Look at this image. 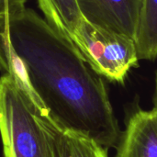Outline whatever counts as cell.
<instances>
[{
	"mask_svg": "<svg viewBox=\"0 0 157 157\" xmlns=\"http://www.w3.org/2000/svg\"><path fill=\"white\" fill-rule=\"evenodd\" d=\"M87 22L135 40L144 0H76Z\"/></svg>",
	"mask_w": 157,
	"mask_h": 157,
	"instance_id": "277c9868",
	"label": "cell"
},
{
	"mask_svg": "<svg viewBox=\"0 0 157 157\" xmlns=\"http://www.w3.org/2000/svg\"><path fill=\"white\" fill-rule=\"evenodd\" d=\"M154 107H157V72L155 75V95H154Z\"/></svg>",
	"mask_w": 157,
	"mask_h": 157,
	"instance_id": "30bf717a",
	"label": "cell"
},
{
	"mask_svg": "<svg viewBox=\"0 0 157 157\" xmlns=\"http://www.w3.org/2000/svg\"><path fill=\"white\" fill-rule=\"evenodd\" d=\"M0 71L11 75L63 127L106 150L119 144L103 77L72 40L33 9L25 6L0 20Z\"/></svg>",
	"mask_w": 157,
	"mask_h": 157,
	"instance_id": "6da1fadb",
	"label": "cell"
},
{
	"mask_svg": "<svg viewBox=\"0 0 157 157\" xmlns=\"http://www.w3.org/2000/svg\"><path fill=\"white\" fill-rule=\"evenodd\" d=\"M73 42L91 68L110 82L123 83L131 69L138 65L133 39L93 25L84 18Z\"/></svg>",
	"mask_w": 157,
	"mask_h": 157,
	"instance_id": "3957f363",
	"label": "cell"
},
{
	"mask_svg": "<svg viewBox=\"0 0 157 157\" xmlns=\"http://www.w3.org/2000/svg\"><path fill=\"white\" fill-rule=\"evenodd\" d=\"M0 137L4 157H54L49 112L9 74L0 77Z\"/></svg>",
	"mask_w": 157,
	"mask_h": 157,
	"instance_id": "7a4b0ae2",
	"label": "cell"
},
{
	"mask_svg": "<svg viewBox=\"0 0 157 157\" xmlns=\"http://www.w3.org/2000/svg\"><path fill=\"white\" fill-rule=\"evenodd\" d=\"M46 21L73 41L83 20L76 0H37Z\"/></svg>",
	"mask_w": 157,
	"mask_h": 157,
	"instance_id": "52a82bcc",
	"label": "cell"
},
{
	"mask_svg": "<svg viewBox=\"0 0 157 157\" xmlns=\"http://www.w3.org/2000/svg\"><path fill=\"white\" fill-rule=\"evenodd\" d=\"M139 60L157 58V0H144L135 39Z\"/></svg>",
	"mask_w": 157,
	"mask_h": 157,
	"instance_id": "ba28073f",
	"label": "cell"
},
{
	"mask_svg": "<svg viewBox=\"0 0 157 157\" xmlns=\"http://www.w3.org/2000/svg\"><path fill=\"white\" fill-rule=\"evenodd\" d=\"M50 117L54 157H108L107 150L94 140L63 127L51 115Z\"/></svg>",
	"mask_w": 157,
	"mask_h": 157,
	"instance_id": "8992f818",
	"label": "cell"
},
{
	"mask_svg": "<svg viewBox=\"0 0 157 157\" xmlns=\"http://www.w3.org/2000/svg\"><path fill=\"white\" fill-rule=\"evenodd\" d=\"M117 157H157V107L139 109L130 117Z\"/></svg>",
	"mask_w": 157,
	"mask_h": 157,
	"instance_id": "5b68a950",
	"label": "cell"
},
{
	"mask_svg": "<svg viewBox=\"0 0 157 157\" xmlns=\"http://www.w3.org/2000/svg\"><path fill=\"white\" fill-rule=\"evenodd\" d=\"M26 0H0V20L25 7Z\"/></svg>",
	"mask_w": 157,
	"mask_h": 157,
	"instance_id": "9c48e42d",
	"label": "cell"
}]
</instances>
